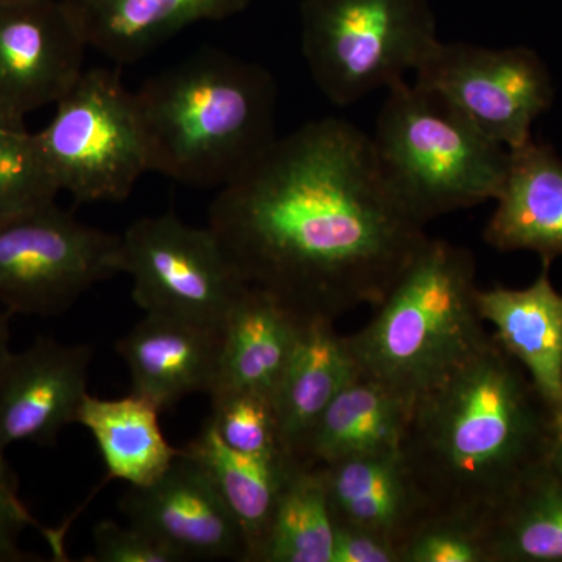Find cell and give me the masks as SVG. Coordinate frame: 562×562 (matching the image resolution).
Listing matches in <instances>:
<instances>
[{"instance_id": "obj_1", "label": "cell", "mask_w": 562, "mask_h": 562, "mask_svg": "<svg viewBox=\"0 0 562 562\" xmlns=\"http://www.w3.org/2000/svg\"><path fill=\"white\" fill-rule=\"evenodd\" d=\"M236 271L302 319L375 308L428 238L392 192L371 136L327 117L277 138L210 205Z\"/></svg>"}, {"instance_id": "obj_2", "label": "cell", "mask_w": 562, "mask_h": 562, "mask_svg": "<svg viewBox=\"0 0 562 562\" xmlns=\"http://www.w3.org/2000/svg\"><path fill=\"white\" fill-rule=\"evenodd\" d=\"M558 427L530 375L491 335L413 403L398 452L431 514L486 525L550 464Z\"/></svg>"}, {"instance_id": "obj_3", "label": "cell", "mask_w": 562, "mask_h": 562, "mask_svg": "<svg viewBox=\"0 0 562 562\" xmlns=\"http://www.w3.org/2000/svg\"><path fill=\"white\" fill-rule=\"evenodd\" d=\"M135 102L149 171L188 187H227L279 138L271 72L225 52L161 70Z\"/></svg>"}, {"instance_id": "obj_4", "label": "cell", "mask_w": 562, "mask_h": 562, "mask_svg": "<svg viewBox=\"0 0 562 562\" xmlns=\"http://www.w3.org/2000/svg\"><path fill=\"white\" fill-rule=\"evenodd\" d=\"M479 290L472 251L428 236L372 321L347 336L358 371L413 406L490 342L476 305Z\"/></svg>"}, {"instance_id": "obj_5", "label": "cell", "mask_w": 562, "mask_h": 562, "mask_svg": "<svg viewBox=\"0 0 562 562\" xmlns=\"http://www.w3.org/2000/svg\"><path fill=\"white\" fill-rule=\"evenodd\" d=\"M371 139L392 192L422 225L495 201L508 171L506 147L406 80L387 90Z\"/></svg>"}, {"instance_id": "obj_6", "label": "cell", "mask_w": 562, "mask_h": 562, "mask_svg": "<svg viewBox=\"0 0 562 562\" xmlns=\"http://www.w3.org/2000/svg\"><path fill=\"white\" fill-rule=\"evenodd\" d=\"M302 50L333 105L390 90L438 46L430 0H302Z\"/></svg>"}, {"instance_id": "obj_7", "label": "cell", "mask_w": 562, "mask_h": 562, "mask_svg": "<svg viewBox=\"0 0 562 562\" xmlns=\"http://www.w3.org/2000/svg\"><path fill=\"white\" fill-rule=\"evenodd\" d=\"M38 135L52 172L77 202H121L149 171L135 92L111 69H85Z\"/></svg>"}, {"instance_id": "obj_8", "label": "cell", "mask_w": 562, "mask_h": 562, "mask_svg": "<svg viewBox=\"0 0 562 562\" xmlns=\"http://www.w3.org/2000/svg\"><path fill=\"white\" fill-rule=\"evenodd\" d=\"M120 272L131 276L133 301L146 314L220 331L249 286L216 233L172 213L135 221L120 236Z\"/></svg>"}, {"instance_id": "obj_9", "label": "cell", "mask_w": 562, "mask_h": 562, "mask_svg": "<svg viewBox=\"0 0 562 562\" xmlns=\"http://www.w3.org/2000/svg\"><path fill=\"white\" fill-rule=\"evenodd\" d=\"M120 273V235L50 209L0 224V302L11 314L57 316Z\"/></svg>"}, {"instance_id": "obj_10", "label": "cell", "mask_w": 562, "mask_h": 562, "mask_svg": "<svg viewBox=\"0 0 562 562\" xmlns=\"http://www.w3.org/2000/svg\"><path fill=\"white\" fill-rule=\"evenodd\" d=\"M414 83L438 94L508 150L530 143L532 122L553 102L549 70L527 47L486 49L439 41Z\"/></svg>"}, {"instance_id": "obj_11", "label": "cell", "mask_w": 562, "mask_h": 562, "mask_svg": "<svg viewBox=\"0 0 562 562\" xmlns=\"http://www.w3.org/2000/svg\"><path fill=\"white\" fill-rule=\"evenodd\" d=\"M87 41L63 0L0 2V121L60 101L83 72Z\"/></svg>"}, {"instance_id": "obj_12", "label": "cell", "mask_w": 562, "mask_h": 562, "mask_svg": "<svg viewBox=\"0 0 562 562\" xmlns=\"http://www.w3.org/2000/svg\"><path fill=\"white\" fill-rule=\"evenodd\" d=\"M120 512L183 561L247 562L241 528L205 471L181 450L160 479L146 486H128Z\"/></svg>"}, {"instance_id": "obj_13", "label": "cell", "mask_w": 562, "mask_h": 562, "mask_svg": "<svg viewBox=\"0 0 562 562\" xmlns=\"http://www.w3.org/2000/svg\"><path fill=\"white\" fill-rule=\"evenodd\" d=\"M91 358L90 347L50 338L11 355L0 380V453L20 442L52 443L77 420Z\"/></svg>"}, {"instance_id": "obj_14", "label": "cell", "mask_w": 562, "mask_h": 562, "mask_svg": "<svg viewBox=\"0 0 562 562\" xmlns=\"http://www.w3.org/2000/svg\"><path fill=\"white\" fill-rule=\"evenodd\" d=\"M222 331L173 317L146 314L116 342L133 394L171 409L192 394L214 390Z\"/></svg>"}, {"instance_id": "obj_15", "label": "cell", "mask_w": 562, "mask_h": 562, "mask_svg": "<svg viewBox=\"0 0 562 562\" xmlns=\"http://www.w3.org/2000/svg\"><path fill=\"white\" fill-rule=\"evenodd\" d=\"M525 290H479L483 321L494 325L495 341L519 362L562 424V294L550 280L552 261ZM560 428V427H558Z\"/></svg>"}, {"instance_id": "obj_16", "label": "cell", "mask_w": 562, "mask_h": 562, "mask_svg": "<svg viewBox=\"0 0 562 562\" xmlns=\"http://www.w3.org/2000/svg\"><path fill=\"white\" fill-rule=\"evenodd\" d=\"M333 522L382 535L398 547L431 516L401 452L366 454L317 469Z\"/></svg>"}, {"instance_id": "obj_17", "label": "cell", "mask_w": 562, "mask_h": 562, "mask_svg": "<svg viewBox=\"0 0 562 562\" xmlns=\"http://www.w3.org/2000/svg\"><path fill=\"white\" fill-rule=\"evenodd\" d=\"M497 206L483 232L501 251L531 250L542 260L562 257V160L549 144L509 150Z\"/></svg>"}, {"instance_id": "obj_18", "label": "cell", "mask_w": 562, "mask_h": 562, "mask_svg": "<svg viewBox=\"0 0 562 562\" xmlns=\"http://www.w3.org/2000/svg\"><path fill=\"white\" fill-rule=\"evenodd\" d=\"M251 0H63L88 47L120 65L149 55L203 21L243 13Z\"/></svg>"}, {"instance_id": "obj_19", "label": "cell", "mask_w": 562, "mask_h": 562, "mask_svg": "<svg viewBox=\"0 0 562 562\" xmlns=\"http://www.w3.org/2000/svg\"><path fill=\"white\" fill-rule=\"evenodd\" d=\"M303 321L268 292L247 286L222 327L216 384L210 397L227 392L276 397Z\"/></svg>"}, {"instance_id": "obj_20", "label": "cell", "mask_w": 562, "mask_h": 562, "mask_svg": "<svg viewBox=\"0 0 562 562\" xmlns=\"http://www.w3.org/2000/svg\"><path fill=\"white\" fill-rule=\"evenodd\" d=\"M358 373L347 336L335 321H303L290 364L276 392L277 417L284 452L301 464L303 449L322 414Z\"/></svg>"}, {"instance_id": "obj_21", "label": "cell", "mask_w": 562, "mask_h": 562, "mask_svg": "<svg viewBox=\"0 0 562 562\" xmlns=\"http://www.w3.org/2000/svg\"><path fill=\"white\" fill-rule=\"evenodd\" d=\"M412 405L358 371L322 414L301 465L319 469L349 458L397 452Z\"/></svg>"}, {"instance_id": "obj_22", "label": "cell", "mask_w": 562, "mask_h": 562, "mask_svg": "<svg viewBox=\"0 0 562 562\" xmlns=\"http://www.w3.org/2000/svg\"><path fill=\"white\" fill-rule=\"evenodd\" d=\"M181 453L198 462L241 528L247 562H257L281 491L299 468L290 457L238 452L222 441L209 420Z\"/></svg>"}, {"instance_id": "obj_23", "label": "cell", "mask_w": 562, "mask_h": 562, "mask_svg": "<svg viewBox=\"0 0 562 562\" xmlns=\"http://www.w3.org/2000/svg\"><path fill=\"white\" fill-rule=\"evenodd\" d=\"M160 413L133 392L122 398L88 394L76 422L94 438L110 480L146 486L160 479L180 453L161 430Z\"/></svg>"}, {"instance_id": "obj_24", "label": "cell", "mask_w": 562, "mask_h": 562, "mask_svg": "<svg viewBox=\"0 0 562 562\" xmlns=\"http://www.w3.org/2000/svg\"><path fill=\"white\" fill-rule=\"evenodd\" d=\"M491 562H562V476L536 473L484 525Z\"/></svg>"}, {"instance_id": "obj_25", "label": "cell", "mask_w": 562, "mask_h": 562, "mask_svg": "<svg viewBox=\"0 0 562 562\" xmlns=\"http://www.w3.org/2000/svg\"><path fill=\"white\" fill-rule=\"evenodd\" d=\"M333 541L321 472L299 465L281 491L257 562H331Z\"/></svg>"}, {"instance_id": "obj_26", "label": "cell", "mask_w": 562, "mask_h": 562, "mask_svg": "<svg viewBox=\"0 0 562 562\" xmlns=\"http://www.w3.org/2000/svg\"><path fill=\"white\" fill-rule=\"evenodd\" d=\"M60 192L38 135L0 121V224L57 205Z\"/></svg>"}, {"instance_id": "obj_27", "label": "cell", "mask_w": 562, "mask_h": 562, "mask_svg": "<svg viewBox=\"0 0 562 562\" xmlns=\"http://www.w3.org/2000/svg\"><path fill=\"white\" fill-rule=\"evenodd\" d=\"M211 427L232 449L265 457H290L281 443L279 417L271 395L227 392L211 397Z\"/></svg>"}, {"instance_id": "obj_28", "label": "cell", "mask_w": 562, "mask_h": 562, "mask_svg": "<svg viewBox=\"0 0 562 562\" xmlns=\"http://www.w3.org/2000/svg\"><path fill=\"white\" fill-rule=\"evenodd\" d=\"M402 562H491L484 525L431 514L402 547Z\"/></svg>"}, {"instance_id": "obj_29", "label": "cell", "mask_w": 562, "mask_h": 562, "mask_svg": "<svg viewBox=\"0 0 562 562\" xmlns=\"http://www.w3.org/2000/svg\"><path fill=\"white\" fill-rule=\"evenodd\" d=\"M92 536L94 550L85 558L88 562H183L171 547L131 522L102 520L95 525Z\"/></svg>"}, {"instance_id": "obj_30", "label": "cell", "mask_w": 562, "mask_h": 562, "mask_svg": "<svg viewBox=\"0 0 562 562\" xmlns=\"http://www.w3.org/2000/svg\"><path fill=\"white\" fill-rule=\"evenodd\" d=\"M29 525H36V520L21 501L5 453H0V562L32 560L20 547L21 535Z\"/></svg>"}, {"instance_id": "obj_31", "label": "cell", "mask_w": 562, "mask_h": 562, "mask_svg": "<svg viewBox=\"0 0 562 562\" xmlns=\"http://www.w3.org/2000/svg\"><path fill=\"white\" fill-rule=\"evenodd\" d=\"M331 562H402V552L382 535L335 524Z\"/></svg>"}, {"instance_id": "obj_32", "label": "cell", "mask_w": 562, "mask_h": 562, "mask_svg": "<svg viewBox=\"0 0 562 562\" xmlns=\"http://www.w3.org/2000/svg\"><path fill=\"white\" fill-rule=\"evenodd\" d=\"M13 314L9 310L0 312V380H2L3 372H5L7 364H9L13 351L10 349V319Z\"/></svg>"}, {"instance_id": "obj_33", "label": "cell", "mask_w": 562, "mask_h": 562, "mask_svg": "<svg viewBox=\"0 0 562 562\" xmlns=\"http://www.w3.org/2000/svg\"><path fill=\"white\" fill-rule=\"evenodd\" d=\"M550 468L562 476V424L558 428L557 441H554L552 454H550Z\"/></svg>"}, {"instance_id": "obj_34", "label": "cell", "mask_w": 562, "mask_h": 562, "mask_svg": "<svg viewBox=\"0 0 562 562\" xmlns=\"http://www.w3.org/2000/svg\"><path fill=\"white\" fill-rule=\"evenodd\" d=\"M0 2H5V0H0Z\"/></svg>"}]
</instances>
